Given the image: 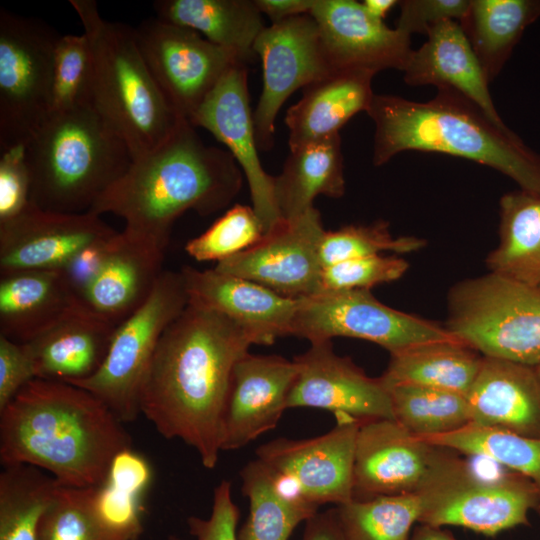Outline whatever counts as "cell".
Masks as SVG:
<instances>
[{"mask_svg": "<svg viewBox=\"0 0 540 540\" xmlns=\"http://www.w3.org/2000/svg\"><path fill=\"white\" fill-rule=\"evenodd\" d=\"M265 232L252 206L236 204L206 231L189 240L185 250L197 261L218 263L252 247Z\"/></svg>", "mask_w": 540, "mask_h": 540, "instance_id": "cell-43", "label": "cell"}, {"mask_svg": "<svg viewBox=\"0 0 540 540\" xmlns=\"http://www.w3.org/2000/svg\"><path fill=\"white\" fill-rule=\"evenodd\" d=\"M435 489L418 494L352 499L337 506L345 540H409Z\"/></svg>", "mask_w": 540, "mask_h": 540, "instance_id": "cell-37", "label": "cell"}, {"mask_svg": "<svg viewBox=\"0 0 540 540\" xmlns=\"http://www.w3.org/2000/svg\"><path fill=\"white\" fill-rule=\"evenodd\" d=\"M188 302L181 272L163 271L147 300L116 327L97 372L70 384L93 394L122 423L134 421L140 414L142 383L159 340Z\"/></svg>", "mask_w": 540, "mask_h": 540, "instance_id": "cell-8", "label": "cell"}, {"mask_svg": "<svg viewBox=\"0 0 540 540\" xmlns=\"http://www.w3.org/2000/svg\"><path fill=\"white\" fill-rule=\"evenodd\" d=\"M539 508L540 490L528 478L513 472L482 479L471 471L435 490L418 523L495 536L528 525L529 512Z\"/></svg>", "mask_w": 540, "mask_h": 540, "instance_id": "cell-16", "label": "cell"}, {"mask_svg": "<svg viewBox=\"0 0 540 540\" xmlns=\"http://www.w3.org/2000/svg\"><path fill=\"white\" fill-rule=\"evenodd\" d=\"M95 487L61 486L42 518L38 540H122L101 519Z\"/></svg>", "mask_w": 540, "mask_h": 540, "instance_id": "cell-40", "label": "cell"}, {"mask_svg": "<svg viewBox=\"0 0 540 540\" xmlns=\"http://www.w3.org/2000/svg\"><path fill=\"white\" fill-rule=\"evenodd\" d=\"M422 439L458 454L490 459L528 478L540 490V438L468 424L447 434Z\"/></svg>", "mask_w": 540, "mask_h": 540, "instance_id": "cell-39", "label": "cell"}, {"mask_svg": "<svg viewBox=\"0 0 540 540\" xmlns=\"http://www.w3.org/2000/svg\"><path fill=\"white\" fill-rule=\"evenodd\" d=\"M239 517V508L232 498L231 482L223 480L214 488L209 517L190 516L186 522L194 540H238ZM168 540L182 539L170 535Z\"/></svg>", "mask_w": 540, "mask_h": 540, "instance_id": "cell-46", "label": "cell"}, {"mask_svg": "<svg viewBox=\"0 0 540 540\" xmlns=\"http://www.w3.org/2000/svg\"><path fill=\"white\" fill-rule=\"evenodd\" d=\"M151 475L148 461L129 448L113 458L106 479L95 486L94 501L100 517L122 540L140 538L142 498Z\"/></svg>", "mask_w": 540, "mask_h": 540, "instance_id": "cell-36", "label": "cell"}, {"mask_svg": "<svg viewBox=\"0 0 540 540\" xmlns=\"http://www.w3.org/2000/svg\"><path fill=\"white\" fill-rule=\"evenodd\" d=\"M116 327L78 302L24 343L36 378L74 383L91 377L102 365Z\"/></svg>", "mask_w": 540, "mask_h": 540, "instance_id": "cell-25", "label": "cell"}, {"mask_svg": "<svg viewBox=\"0 0 540 540\" xmlns=\"http://www.w3.org/2000/svg\"><path fill=\"white\" fill-rule=\"evenodd\" d=\"M366 113L375 126V166L403 151L439 152L489 166L540 194V154L452 88H437L425 102L375 94Z\"/></svg>", "mask_w": 540, "mask_h": 540, "instance_id": "cell-4", "label": "cell"}, {"mask_svg": "<svg viewBox=\"0 0 540 540\" xmlns=\"http://www.w3.org/2000/svg\"><path fill=\"white\" fill-rule=\"evenodd\" d=\"M466 397L470 424L540 438V378L535 367L483 356Z\"/></svg>", "mask_w": 540, "mask_h": 540, "instance_id": "cell-24", "label": "cell"}, {"mask_svg": "<svg viewBox=\"0 0 540 540\" xmlns=\"http://www.w3.org/2000/svg\"><path fill=\"white\" fill-rule=\"evenodd\" d=\"M366 11L375 19L383 21L387 13L397 4V0H365L362 2Z\"/></svg>", "mask_w": 540, "mask_h": 540, "instance_id": "cell-53", "label": "cell"}, {"mask_svg": "<svg viewBox=\"0 0 540 540\" xmlns=\"http://www.w3.org/2000/svg\"><path fill=\"white\" fill-rule=\"evenodd\" d=\"M388 388L394 419L417 437L443 435L470 424L466 395L411 384Z\"/></svg>", "mask_w": 540, "mask_h": 540, "instance_id": "cell-38", "label": "cell"}, {"mask_svg": "<svg viewBox=\"0 0 540 540\" xmlns=\"http://www.w3.org/2000/svg\"><path fill=\"white\" fill-rule=\"evenodd\" d=\"M297 375L294 360L249 352L235 364L227 397L222 451L240 449L275 428Z\"/></svg>", "mask_w": 540, "mask_h": 540, "instance_id": "cell-21", "label": "cell"}, {"mask_svg": "<svg viewBox=\"0 0 540 540\" xmlns=\"http://www.w3.org/2000/svg\"><path fill=\"white\" fill-rule=\"evenodd\" d=\"M113 236L86 247L60 269L74 290L77 299L81 290L101 267Z\"/></svg>", "mask_w": 540, "mask_h": 540, "instance_id": "cell-49", "label": "cell"}, {"mask_svg": "<svg viewBox=\"0 0 540 540\" xmlns=\"http://www.w3.org/2000/svg\"><path fill=\"white\" fill-rule=\"evenodd\" d=\"M301 540H345L337 508L316 512L308 518Z\"/></svg>", "mask_w": 540, "mask_h": 540, "instance_id": "cell-50", "label": "cell"}, {"mask_svg": "<svg viewBox=\"0 0 540 540\" xmlns=\"http://www.w3.org/2000/svg\"><path fill=\"white\" fill-rule=\"evenodd\" d=\"M249 514L238 540H289L292 532L318 509L295 496L280 478L258 459L240 472Z\"/></svg>", "mask_w": 540, "mask_h": 540, "instance_id": "cell-34", "label": "cell"}, {"mask_svg": "<svg viewBox=\"0 0 540 540\" xmlns=\"http://www.w3.org/2000/svg\"><path fill=\"white\" fill-rule=\"evenodd\" d=\"M79 301L61 270L0 276V335L26 343Z\"/></svg>", "mask_w": 540, "mask_h": 540, "instance_id": "cell-28", "label": "cell"}, {"mask_svg": "<svg viewBox=\"0 0 540 540\" xmlns=\"http://www.w3.org/2000/svg\"><path fill=\"white\" fill-rule=\"evenodd\" d=\"M254 344L237 323L188 304L163 332L140 392V413L167 439L192 447L204 467L220 455L232 372Z\"/></svg>", "mask_w": 540, "mask_h": 540, "instance_id": "cell-1", "label": "cell"}, {"mask_svg": "<svg viewBox=\"0 0 540 540\" xmlns=\"http://www.w3.org/2000/svg\"><path fill=\"white\" fill-rule=\"evenodd\" d=\"M427 40L412 50L404 69L408 85L449 87L477 104L493 121L504 124L493 103L489 81L461 25L443 21L427 32Z\"/></svg>", "mask_w": 540, "mask_h": 540, "instance_id": "cell-26", "label": "cell"}, {"mask_svg": "<svg viewBox=\"0 0 540 540\" xmlns=\"http://www.w3.org/2000/svg\"><path fill=\"white\" fill-rule=\"evenodd\" d=\"M116 233L93 212L62 213L30 203L0 223V276L60 270L86 247Z\"/></svg>", "mask_w": 540, "mask_h": 540, "instance_id": "cell-18", "label": "cell"}, {"mask_svg": "<svg viewBox=\"0 0 540 540\" xmlns=\"http://www.w3.org/2000/svg\"><path fill=\"white\" fill-rule=\"evenodd\" d=\"M93 59L91 105L127 144L132 159L161 144L180 117L152 76L133 27L104 19L94 0H70Z\"/></svg>", "mask_w": 540, "mask_h": 540, "instance_id": "cell-6", "label": "cell"}, {"mask_svg": "<svg viewBox=\"0 0 540 540\" xmlns=\"http://www.w3.org/2000/svg\"><path fill=\"white\" fill-rule=\"evenodd\" d=\"M325 229L313 207L295 218H281L252 247L220 261L215 270L256 282L288 298L322 291L320 243Z\"/></svg>", "mask_w": 540, "mask_h": 540, "instance_id": "cell-15", "label": "cell"}, {"mask_svg": "<svg viewBox=\"0 0 540 540\" xmlns=\"http://www.w3.org/2000/svg\"><path fill=\"white\" fill-rule=\"evenodd\" d=\"M539 17L540 0H470L460 25L489 82Z\"/></svg>", "mask_w": 540, "mask_h": 540, "instance_id": "cell-33", "label": "cell"}, {"mask_svg": "<svg viewBox=\"0 0 540 540\" xmlns=\"http://www.w3.org/2000/svg\"><path fill=\"white\" fill-rule=\"evenodd\" d=\"M425 240L415 236L395 237L385 221L370 225H348L326 231L320 243L323 268L355 258L381 255L382 252L406 254L420 250Z\"/></svg>", "mask_w": 540, "mask_h": 540, "instance_id": "cell-41", "label": "cell"}, {"mask_svg": "<svg viewBox=\"0 0 540 540\" xmlns=\"http://www.w3.org/2000/svg\"><path fill=\"white\" fill-rule=\"evenodd\" d=\"M165 249L124 230L117 232L101 267L79 293V303L118 326L150 296L164 271Z\"/></svg>", "mask_w": 540, "mask_h": 540, "instance_id": "cell-23", "label": "cell"}, {"mask_svg": "<svg viewBox=\"0 0 540 540\" xmlns=\"http://www.w3.org/2000/svg\"><path fill=\"white\" fill-rule=\"evenodd\" d=\"M188 304L218 312L233 320L253 339L269 345L278 337L291 335L299 299L284 297L256 282L217 270H180Z\"/></svg>", "mask_w": 540, "mask_h": 540, "instance_id": "cell-22", "label": "cell"}, {"mask_svg": "<svg viewBox=\"0 0 540 540\" xmlns=\"http://www.w3.org/2000/svg\"><path fill=\"white\" fill-rule=\"evenodd\" d=\"M447 331L482 356L540 363V286L489 272L454 285Z\"/></svg>", "mask_w": 540, "mask_h": 540, "instance_id": "cell-7", "label": "cell"}, {"mask_svg": "<svg viewBox=\"0 0 540 540\" xmlns=\"http://www.w3.org/2000/svg\"><path fill=\"white\" fill-rule=\"evenodd\" d=\"M408 262L395 256L372 255L345 260L322 270V291L370 290L395 281L408 270Z\"/></svg>", "mask_w": 540, "mask_h": 540, "instance_id": "cell-44", "label": "cell"}, {"mask_svg": "<svg viewBox=\"0 0 540 540\" xmlns=\"http://www.w3.org/2000/svg\"><path fill=\"white\" fill-rule=\"evenodd\" d=\"M60 34L45 21L0 9V150L26 143L51 112Z\"/></svg>", "mask_w": 540, "mask_h": 540, "instance_id": "cell-10", "label": "cell"}, {"mask_svg": "<svg viewBox=\"0 0 540 540\" xmlns=\"http://www.w3.org/2000/svg\"><path fill=\"white\" fill-rule=\"evenodd\" d=\"M60 484L28 464L4 466L0 473V540H38L43 516Z\"/></svg>", "mask_w": 540, "mask_h": 540, "instance_id": "cell-35", "label": "cell"}, {"mask_svg": "<svg viewBox=\"0 0 540 540\" xmlns=\"http://www.w3.org/2000/svg\"><path fill=\"white\" fill-rule=\"evenodd\" d=\"M242 174L227 150L205 144L181 118L161 144L132 159L89 211L116 215L125 221L124 231L167 247L178 217L227 207L242 187Z\"/></svg>", "mask_w": 540, "mask_h": 540, "instance_id": "cell-3", "label": "cell"}, {"mask_svg": "<svg viewBox=\"0 0 540 540\" xmlns=\"http://www.w3.org/2000/svg\"><path fill=\"white\" fill-rule=\"evenodd\" d=\"M334 71L403 70L412 51L409 35L373 18L354 0H316L310 12Z\"/></svg>", "mask_w": 540, "mask_h": 540, "instance_id": "cell-20", "label": "cell"}, {"mask_svg": "<svg viewBox=\"0 0 540 540\" xmlns=\"http://www.w3.org/2000/svg\"><path fill=\"white\" fill-rule=\"evenodd\" d=\"M154 8L157 18L193 29L245 63L266 27L254 0H158Z\"/></svg>", "mask_w": 540, "mask_h": 540, "instance_id": "cell-30", "label": "cell"}, {"mask_svg": "<svg viewBox=\"0 0 540 540\" xmlns=\"http://www.w3.org/2000/svg\"><path fill=\"white\" fill-rule=\"evenodd\" d=\"M30 203L83 213L128 169L124 140L91 104L51 111L25 143Z\"/></svg>", "mask_w": 540, "mask_h": 540, "instance_id": "cell-5", "label": "cell"}, {"mask_svg": "<svg viewBox=\"0 0 540 540\" xmlns=\"http://www.w3.org/2000/svg\"><path fill=\"white\" fill-rule=\"evenodd\" d=\"M360 421L337 416L327 433L308 439L277 438L256 450L257 458L272 470L300 500L319 508L353 499L355 446Z\"/></svg>", "mask_w": 540, "mask_h": 540, "instance_id": "cell-13", "label": "cell"}, {"mask_svg": "<svg viewBox=\"0 0 540 540\" xmlns=\"http://www.w3.org/2000/svg\"><path fill=\"white\" fill-rule=\"evenodd\" d=\"M409 540H457L453 534L443 528L420 524Z\"/></svg>", "mask_w": 540, "mask_h": 540, "instance_id": "cell-52", "label": "cell"}, {"mask_svg": "<svg viewBox=\"0 0 540 540\" xmlns=\"http://www.w3.org/2000/svg\"><path fill=\"white\" fill-rule=\"evenodd\" d=\"M471 469L457 452L411 434L395 419L363 421L356 438L353 499L424 493Z\"/></svg>", "mask_w": 540, "mask_h": 540, "instance_id": "cell-9", "label": "cell"}, {"mask_svg": "<svg viewBox=\"0 0 540 540\" xmlns=\"http://www.w3.org/2000/svg\"><path fill=\"white\" fill-rule=\"evenodd\" d=\"M316 0H254L259 11L271 24L310 14Z\"/></svg>", "mask_w": 540, "mask_h": 540, "instance_id": "cell-51", "label": "cell"}, {"mask_svg": "<svg viewBox=\"0 0 540 540\" xmlns=\"http://www.w3.org/2000/svg\"><path fill=\"white\" fill-rule=\"evenodd\" d=\"M310 344L293 359L297 375L287 408L323 409L360 422L394 419L390 391L381 377H369L349 357L338 355L331 340Z\"/></svg>", "mask_w": 540, "mask_h": 540, "instance_id": "cell-17", "label": "cell"}, {"mask_svg": "<svg viewBox=\"0 0 540 540\" xmlns=\"http://www.w3.org/2000/svg\"><path fill=\"white\" fill-rule=\"evenodd\" d=\"M93 59L84 33L61 35L55 48L51 111L91 104Z\"/></svg>", "mask_w": 540, "mask_h": 540, "instance_id": "cell-42", "label": "cell"}, {"mask_svg": "<svg viewBox=\"0 0 540 540\" xmlns=\"http://www.w3.org/2000/svg\"><path fill=\"white\" fill-rule=\"evenodd\" d=\"M374 76L364 70L335 71L304 87L284 120L290 149L337 134L353 116L367 112Z\"/></svg>", "mask_w": 540, "mask_h": 540, "instance_id": "cell-27", "label": "cell"}, {"mask_svg": "<svg viewBox=\"0 0 540 540\" xmlns=\"http://www.w3.org/2000/svg\"><path fill=\"white\" fill-rule=\"evenodd\" d=\"M489 271L540 286V194L519 189L500 199L499 244L489 253Z\"/></svg>", "mask_w": 540, "mask_h": 540, "instance_id": "cell-31", "label": "cell"}, {"mask_svg": "<svg viewBox=\"0 0 540 540\" xmlns=\"http://www.w3.org/2000/svg\"><path fill=\"white\" fill-rule=\"evenodd\" d=\"M135 540H139V539H135Z\"/></svg>", "mask_w": 540, "mask_h": 540, "instance_id": "cell-55", "label": "cell"}, {"mask_svg": "<svg viewBox=\"0 0 540 540\" xmlns=\"http://www.w3.org/2000/svg\"><path fill=\"white\" fill-rule=\"evenodd\" d=\"M470 0H404L399 1L400 15L396 27L411 36L425 33L435 25L454 20L461 22L467 14Z\"/></svg>", "mask_w": 540, "mask_h": 540, "instance_id": "cell-47", "label": "cell"}, {"mask_svg": "<svg viewBox=\"0 0 540 540\" xmlns=\"http://www.w3.org/2000/svg\"><path fill=\"white\" fill-rule=\"evenodd\" d=\"M535 368H536L537 374H538V376L540 378V363Z\"/></svg>", "mask_w": 540, "mask_h": 540, "instance_id": "cell-54", "label": "cell"}, {"mask_svg": "<svg viewBox=\"0 0 540 540\" xmlns=\"http://www.w3.org/2000/svg\"><path fill=\"white\" fill-rule=\"evenodd\" d=\"M34 379V363L25 344L0 335V411Z\"/></svg>", "mask_w": 540, "mask_h": 540, "instance_id": "cell-48", "label": "cell"}, {"mask_svg": "<svg viewBox=\"0 0 540 540\" xmlns=\"http://www.w3.org/2000/svg\"><path fill=\"white\" fill-rule=\"evenodd\" d=\"M253 51L262 62L263 84L253 111L258 148L273 147L276 117L296 90L335 72L314 18L304 14L266 26Z\"/></svg>", "mask_w": 540, "mask_h": 540, "instance_id": "cell-14", "label": "cell"}, {"mask_svg": "<svg viewBox=\"0 0 540 540\" xmlns=\"http://www.w3.org/2000/svg\"><path fill=\"white\" fill-rule=\"evenodd\" d=\"M291 335L311 342L358 338L390 355L436 341L456 339L444 326L391 308L370 290L321 291L299 299ZM458 340V339H457Z\"/></svg>", "mask_w": 540, "mask_h": 540, "instance_id": "cell-11", "label": "cell"}, {"mask_svg": "<svg viewBox=\"0 0 540 540\" xmlns=\"http://www.w3.org/2000/svg\"><path fill=\"white\" fill-rule=\"evenodd\" d=\"M247 80L246 63L234 65L188 121L210 132L227 148L245 175L252 208L267 231L281 216L274 177L264 170L259 158Z\"/></svg>", "mask_w": 540, "mask_h": 540, "instance_id": "cell-19", "label": "cell"}, {"mask_svg": "<svg viewBox=\"0 0 540 540\" xmlns=\"http://www.w3.org/2000/svg\"><path fill=\"white\" fill-rule=\"evenodd\" d=\"M274 192L285 219L312 209L319 195L342 197L345 179L340 133L290 149L281 173L274 177Z\"/></svg>", "mask_w": 540, "mask_h": 540, "instance_id": "cell-29", "label": "cell"}, {"mask_svg": "<svg viewBox=\"0 0 540 540\" xmlns=\"http://www.w3.org/2000/svg\"><path fill=\"white\" fill-rule=\"evenodd\" d=\"M482 358L457 339L430 342L391 354L381 378L387 387L411 384L467 395Z\"/></svg>", "mask_w": 540, "mask_h": 540, "instance_id": "cell-32", "label": "cell"}, {"mask_svg": "<svg viewBox=\"0 0 540 540\" xmlns=\"http://www.w3.org/2000/svg\"><path fill=\"white\" fill-rule=\"evenodd\" d=\"M31 179L24 143L1 151L0 223L19 215L30 204Z\"/></svg>", "mask_w": 540, "mask_h": 540, "instance_id": "cell-45", "label": "cell"}, {"mask_svg": "<svg viewBox=\"0 0 540 540\" xmlns=\"http://www.w3.org/2000/svg\"><path fill=\"white\" fill-rule=\"evenodd\" d=\"M134 30L156 83L176 113L186 120L234 65L245 63L193 29L157 17L142 21Z\"/></svg>", "mask_w": 540, "mask_h": 540, "instance_id": "cell-12", "label": "cell"}, {"mask_svg": "<svg viewBox=\"0 0 540 540\" xmlns=\"http://www.w3.org/2000/svg\"><path fill=\"white\" fill-rule=\"evenodd\" d=\"M122 424L87 390L36 378L0 411V462L35 466L61 486H99L131 448Z\"/></svg>", "mask_w": 540, "mask_h": 540, "instance_id": "cell-2", "label": "cell"}]
</instances>
